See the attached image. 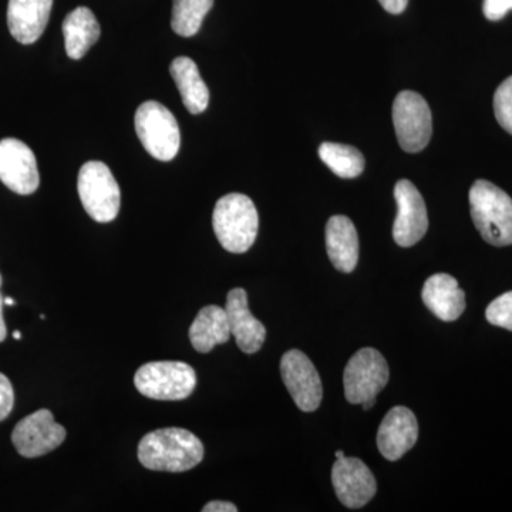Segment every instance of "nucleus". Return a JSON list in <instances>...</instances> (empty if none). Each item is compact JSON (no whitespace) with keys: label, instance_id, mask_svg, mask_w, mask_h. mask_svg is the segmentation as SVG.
<instances>
[{"label":"nucleus","instance_id":"obj_5","mask_svg":"<svg viewBox=\"0 0 512 512\" xmlns=\"http://www.w3.org/2000/svg\"><path fill=\"white\" fill-rule=\"evenodd\" d=\"M137 136L151 157L171 161L181 146L180 126L174 114L158 101L141 104L134 116Z\"/></svg>","mask_w":512,"mask_h":512},{"label":"nucleus","instance_id":"obj_6","mask_svg":"<svg viewBox=\"0 0 512 512\" xmlns=\"http://www.w3.org/2000/svg\"><path fill=\"white\" fill-rule=\"evenodd\" d=\"M77 191L84 210L101 224L116 220L120 212L121 192L116 178L106 164L89 161L80 168Z\"/></svg>","mask_w":512,"mask_h":512},{"label":"nucleus","instance_id":"obj_18","mask_svg":"<svg viewBox=\"0 0 512 512\" xmlns=\"http://www.w3.org/2000/svg\"><path fill=\"white\" fill-rule=\"evenodd\" d=\"M326 251L330 262L343 274L355 271L359 261V237L353 222L335 215L326 224Z\"/></svg>","mask_w":512,"mask_h":512},{"label":"nucleus","instance_id":"obj_2","mask_svg":"<svg viewBox=\"0 0 512 512\" xmlns=\"http://www.w3.org/2000/svg\"><path fill=\"white\" fill-rule=\"evenodd\" d=\"M212 227L222 245L231 254H245L258 237L259 215L254 201L232 192L215 204Z\"/></svg>","mask_w":512,"mask_h":512},{"label":"nucleus","instance_id":"obj_20","mask_svg":"<svg viewBox=\"0 0 512 512\" xmlns=\"http://www.w3.org/2000/svg\"><path fill=\"white\" fill-rule=\"evenodd\" d=\"M170 73L180 90L185 109L191 114L204 113L210 103V90L202 80L197 63L190 57H177L171 63Z\"/></svg>","mask_w":512,"mask_h":512},{"label":"nucleus","instance_id":"obj_9","mask_svg":"<svg viewBox=\"0 0 512 512\" xmlns=\"http://www.w3.org/2000/svg\"><path fill=\"white\" fill-rule=\"evenodd\" d=\"M66 429L56 423L53 413L40 409L16 424L12 443L22 457L36 458L52 453L66 440Z\"/></svg>","mask_w":512,"mask_h":512},{"label":"nucleus","instance_id":"obj_12","mask_svg":"<svg viewBox=\"0 0 512 512\" xmlns=\"http://www.w3.org/2000/svg\"><path fill=\"white\" fill-rule=\"evenodd\" d=\"M0 181L19 195L33 194L39 188L35 154L23 141L16 138L0 141Z\"/></svg>","mask_w":512,"mask_h":512},{"label":"nucleus","instance_id":"obj_25","mask_svg":"<svg viewBox=\"0 0 512 512\" xmlns=\"http://www.w3.org/2000/svg\"><path fill=\"white\" fill-rule=\"evenodd\" d=\"M485 318L491 325L511 330L512 332V291L498 296L488 305Z\"/></svg>","mask_w":512,"mask_h":512},{"label":"nucleus","instance_id":"obj_28","mask_svg":"<svg viewBox=\"0 0 512 512\" xmlns=\"http://www.w3.org/2000/svg\"><path fill=\"white\" fill-rule=\"evenodd\" d=\"M379 2L383 9L392 15H400L409 5V0H379Z\"/></svg>","mask_w":512,"mask_h":512},{"label":"nucleus","instance_id":"obj_32","mask_svg":"<svg viewBox=\"0 0 512 512\" xmlns=\"http://www.w3.org/2000/svg\"><path fill=\"white\" fill-rule=\"evenodd\" d=\"M3 302H5V305H9V306L15 305V301H13L12 298L3 299Z\"/></svg>","mask_w":512,"mask_h":512},{"label":"nucleus","instance_id":"obj_7","mask_svg":"<svg viewBox=\"0 0 512 512\" xmlns=\"http://www.w3.org/2000/svg\"><path fill=\"white\" fill-rule=\"evenodd\" d=\"M393 124L400 147L406 153H419L430 143L433 116L421 94L410 90L397 94L393 103Z\"/></svg>","mask_w":512,"mask_h":512},{"label":"nucleus","instance_id":"obj_23","mask_svg":"<svg viewBox=\"0 0 512 512\" xmlns=\"http://www.w3.org/2000/svg\"><path fill=\"white\" fill-rule=\"evenodd\" d=\"M212 6L214 0H174L171 28L183 37L197 35Z\"/></svg>","mask_w":512,"mask_h":512},{"label":"nucleus","instance_id":"obj_35","mask_svg":"<svg viewBox=\"0 0 512 512\" xmlns=\"http://www.w3.org/2000/svg\"><path fill=\"white\" fill-rule=\"evenodd\" d=\"M0 286H2V275H0Z\"/></svg>","mask_w":512,"mask_h":512},{"label":"nucleus","instance_id":"obj_14","mask_svg":"<svg viewBox=\"0 0 512 512\" xmlns=\"http://www.w3.org/2000/svg\"><path fill=\"white\" fill-rule=\"evenodd\" d=\"M419 437V423L412 410L393 407L384 417L377 431V447L389 461H397L412 450Z\"/></svg>","mask_w":512,"mask_h":512},{"label":"nucleus","instance_id":"obj_16","mask_svg":"<svg viewBox=\"0 0 512 512\" xmlns=\"http://www.w3.org/2000/svg\"><path fill=\"white\" fill-rule=\"evenodd\" d=\"M53 0H9L10 35L22 45H32L45 32L52 13Z\"/></svg>","mask_w":512,"mask_h":512},{"label":"nucleus","instance_id":"obj_4","mask_svg":"<svg viewBox=\"0 0 512 512\" xmlns=\"http://www.w3.org/2000/svg\"><path fill=\"white\" fill-rule=\"evenodd\" d=\"M134 386L148 399L180 402L194 392L197 375L188 363L150 362L137 370Z\"/></svg>","mask_w":512,"mask_h":512},{"label":"nucleus","instance_id":"obj_8","mask_svg":"<svg viewBox=\"0 0 512 512\" xmlns=\"http://www.w3.org/2000/svg\"><path fill=\"white\" fill-rule=\"evenodd\" d=\"M389 365L379 350L363 348L350 357L346 365L343 384L346 400L352 404H362L376 399L389 383Z\"/></svg>","mask_w":512,"mask_h":512},{"label":"nucleus","instance_id":"obj_31","mask_svg":"<svg viewBox=\"0 0 512 512\" xmlns=\"http://www.w3.org/2000/svg\"><path fill=\"white\" fill-rule=\"evenodd\" d=\"M376 404V399L367 400V402L362 403L363 410H370Z\"/></svg>","mask_w":512,"mask_h":512},{"label":"nucleus","instance_id":"obj_13","mask_svg":"<svg viewBox=\"0 0 512 512\" xmlns=\"http://www.w3.org/2000/svg\"><path fill=\"white\" fill-rule=\"evenodd\" d=\"M332 483L340 503L348 508L365 507L377 491L375 476L359 458H336L332 468Z\"/></svg>","mask_w":512,"mask_h":512},{"label":"nucleus","instance_id":"obj_11","mask_svg":"<svg viewBox=\"0 0 512 512\" xmlns=\"http://www.w3.org/2000/svg\"><path fill=\"white\" fill-rule=\"evenodd\" d=\"M397 217L393 225V238L399 247L410 248L423 239L429 229L426 202L409 180H400L394 187Z\"/></svg>","mask_w":512,"mask_h":512},{"label":"nucleus","instance_id":"obj_34","mask_svg":"<svg viewBox=\"0 0 512 512\" xmlns=\"http://www.w3.org/2000/svg\"><path fill=\"white\" fill-rule=\"evenodd\" d=\"M335 456H336V458H342V457H345V453H343L342 450H339V451H336Z\"/></svg>","mask_w":512,"mask_h":512},{"label":"nucleus","instance_id":"obj_24","mask_svg":"<svg viewBox=\"0 0 512 512\" xmlns=\"http://www.w3.org/2000/svg\"><path fill=\"white\" fill-rule=\"evenodd\" d=\"M494 113L500 126L512 134V76L504 80L494 94Z\"/></svg>","mask_w":512,"mask_h":512},{"label":"nucleus","instance_id":"obj_15","mask_svg":"<svg viewBox=\"0 0 512 512\" xmlns=\"http://www.w3.org/2000/svg\"><path fill=\"white\" fill-rule=\"evenodd\" d=\"M229 329L238 348L248 355L258 352L264 346L266 329L261 320L249 311L248 295L245 289L235 288L229 291L225 303Z\"/></svg>","mask_w":512,"mask_h":512},{"label":"nucleus","instance_id":"obj_27","mask_svg":"<svg viewBox=\"0 0 512 512\" xmlns=\"http://www.w3.org/2000/svg\"><path fill=\"white\" fill-rule=\"evenodd\" d=\"M510 10H512V0H484L483 3L484 16L491 22H498L505 18Z\"/></svg>","mask_w":512,"mask_h":512},{"label":"nucleus","instance_id":"obj_21","mask_svg":"<svg viewBox=\"0 0 512 512\" xmlns=\"http://www.w3.org/2000/svg\"><path fill=\"white\" fill-rule=\"evenodd\" d=\"M231 338V329L225 308L208 305L202 308L190 328L192 348L200 353L211 352L215 346L224 345Z\"/></svg>","mask_w":512,"mask_h":512},{"label":"nucleus","instance_id":"obj_29","mask_svg":"<svg viewBox=\"0 0 512 512\" xmlns=\"http://www.w3.org/2000/svg\"><path fill=\"white\" fill-rule=\"evenodd\" d=\"M238 508L227 501H211L202 507V512H237Z\"/></svg>","mask_w":512,"mask_h":512},{"label":"nucleus","instance_id":"obj_1","mask_svg":"<svg viewBox=\"0 0 512 512\" xmlns=\"http://www.w3.org/2000/svg\"><path fill=\"white\" fill-rule=\"evenodd\" d=\"M137 454L147 470L185 473L201 463L204 444L191 431L167 427L146 434L138 444Z\"/></svg>","mask_w":512,"mask_h":512},{"label":"nucleus","instance_id":"obj_10","mask_svg":"<svg viewBox=\"0 0 512 512\" xmlns=\"http://www.w3.org/2000/svg\"><path fill=\"white\" fill-rule=\"evenodd\" d=\"M281 375L296 406L302 412H315L322 403L323 387L312 360L301 350H289L281 359Z\"/></svg>","mask_w":512,"mask_h":512},{"label":"nucleus","instance_id":"obj_19","mask_svg":"<svg viewBox=\"0 0 512 512\" xmlns=\"http://www.w3.org/2000/svg\"><path fill=\"white\" fill-rule=\"evenodd\" d=\"M100 25L89 8H76L63 22L64 46L70 59L80 60L100 39Z\"/></svg>","mask_w":512,"mask_h":512},{"label":"nucleus","instance_id":"obj_33","mask_svg":"<svg viewBox=\"0 0 512 512\" xmlns=\"http://www.w3.org/2000/svg\"><path fill=\"white\" fill-rule=\"evenodd\" d=\"M13 338H15L16 340H19L20 338H22V335H20L19 330H16V332H13Z\"/></svg>","mask_w":512,"mask_h":512},{"label":"nucleus","instance_id":"obj_3","mask_svg":"<svg viewBox=\"0 0 512 512\" xmlns=\"http://www.w3.org/2000/svg\"><path fill=\"white\" fill-rule=\"evenodd\" d=\"M474 225L494 247L512 245V198L490 181L478 180L470 190Z\"/></svg>","mask_w":512,"mask_h":512},{"label":"nucleus","instance_id":"obj_30","mask_svg":"<svg viewBox=\"0 0 512 512\" xmlns=\"http://www.w3.org/2000/svg\"><path fill=\"white\" fill-rule=\"evenodd\" d=\"M3 296L0 293V343L8 336V329H6L5 319H3Z\"/></svg>","mask_w":512,"mask_h":512},{"label":"nucleus","instance_id":"obj_26","mask_svg":"<svg viewBox=\"0 0 512 512\" xmlns=\"http://www.w3.org/2000/svg\"><path fill=\"white\" fill-rule=\"evenodd\" d=\"M15 392L8 377L0 373V421L6 419L13 410Z\"/></svg>","mask_w":512,"mask_h":512},{"label":"nucleus","instance_id":"obj_17","mask_svg":"<svg viewBox=\"0 0 512 512\" xmlns=\"http://www.w3.org/2000/svg\"><path fill=\"white\" fill-rule=\"evenodd\" d=\"M421 298L427 309L444 322H454L466 309V293L458 286L457 279L447 274L430 276Z\"/></svg>","mask_w":512,"mask_h":512},{"label":"nucleus","instance_id":"obj_22","mask_svg":"<svg viewBox=\"0 0 512 512\" xmlns=\"http://www.w3.org/2000/svg\"><path fill=\"white\" fill-rule=\"evenodd\" d=\"M319 157L340 178H356L365 170V157L356 147L323 143Z\"/></svg>","mask_w":512,"mask_h":512}]
</instances>
